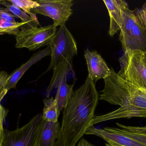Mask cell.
<instances>
[{"mask_svg": "<svg viewBox=\"0 0 146 146\" xmlns=\"http://www.w3.org/2000/svg\"><path fill=\"white\" fill-rule=\"evenodd\" d=\"M54 146H65L64 142L62 140V138L61 135L59 137V139L56 141V142Z\"/></svg>", "mask_w": 146, "mask_h": 146, "instance_id": "484cf974", "label": "cell"}, {"mask_svg": "<svg viewBox=\"0 0 146 146\" xmlns=\"http://www.w3.org/2000/svg\"><path fill=\"white\" fill-rule=\"evenodd\" d=\"M22 27H27L26 24L22 22H10L0 19V35L5 34L15 35Z\"/></svg>", "mask_w": 146, "mask_h": 146, "instance_id": "ac0fdd59", "label": "cell"}, {"mask_svg": "<svg viewBox=\"0 0 146 146\" xmlns=\"http://www.w3.org/2000/svg\"><path fill=\"white\" fill-rule=\"evenodd\" d=\"M54 25L40 27H21L15 34L16 48H27L36 51L41 47L49 46L56 32Z\"/></svg>", "mask_w": 146, "mask_h": 146, "instance_id": "5b68a950", "label": "cell"}, {"mask_svg": "<svg viewBox=\"0 0 146 146\" xmlns=\"http://www.w3.org/2000/svg\"><path fill=\"white\" fill-rule=\"evenodd\" d=\"M119 61L121 69L117 73L118 76L146 92V52L127 51Z\"/></svg>", "mask_w": 146, "mask_h": 146, "instance_id": "277c9868", "label": "cell"}, {"mask_svg": "<svg viewBox=\"0 0 146 146\" xmlns=\"http://www.w3.org/2000/svg\"><path fill=\"white\" fill-rule=\"evenodd\" d=\"M74 83L68 85L67 79H64L61 82L57 88V92L55 99L58 105V110L60 113L62 111L67 105L72 95Z\"/></svg>", "mask_w": 146, "mask_h": 146, "instance_id": "9a60e30c", "label": "cell"}, {"mask_svg": "<svg viewBox=\"0 0 146 146\" xmlns=\"http://www.w3.org/2000/svg\"><path fill=\"white\" fill-rule=\"evenodd\" d=\"M8 113V110L0 104V146H2L3 143L5 131L3 124L6 121Z\"/></svg>", "mask_w": 146, "mask_h": 146, "instance_id": "ffe728a7", "label": "cell"}, {"mask_svg": "<svg viewBox=\"0 0 146 146\" xmlns=\"http://www.w3.org/2000/svg\"><path fill=\"white\" fill-rule=\"evenodd\" d=\"M115 128L118 132L122 134L123 135L133 139L146 146V135L129 132V131H125L123 129H122L121 128Z\"/></svg>", "mask_w": 146, "mask_h": 146, "instance_id": "44dd1931", "label": "cell"}, {"mask_svg": "<svg viewBox=\"0 0 146 146\" xmlns=\"http://www.w3.org/2000/svg\"><path fill=\"white\" fill-rule=\"evenodd\" d=\"M35 146H39V145H38V143L37 141L36 144Z\"/></svg>", "mask_w": 146, "mask_h": 146, "instance_id": "f1b7e54d", "label": "cell"}, {"mask_svg": "<svg viewBox=\"0 0 146 146\" xmlns=\"http://www.w3.org/2000/svg\"><path fill=\"white\" fill-rule=\"evenodd\" d=\"M95 83L88 77L74 91L62 111L61 136L65 146H76L93 119L99 99Z\"/></svg>", "mask_w": 146, "mask_h": 146, "instance_id": "7a4b0ae2", "label": "cell"}, {"mask_svg": "<svg viewBox=\"0 0 146 146\" xmlns=\"http://www.w3.org/2000/svg\"><path fill=\"white\" fill-rule=\"evenodd\" d=\"M109 12L110 26L109 34L113 37L121 28L123 8L128 4L123 0H104Z\"/></svg>", "mask_w": 146, "mask_h": 146, "instance_id": "7c38bea8", "label": "cell"}, {"mask_svg": "<svg viewBox=\"0 0 146 146\" xmlns=\"http://www.w3.org/2000/svg\"><path fill=\"white\" fill-rule=\"evenodd\" d=\"M44 107L42 114L43 121L48 122H58L60 112L58 110V105L55 99L53 97L43 99Z\"/></svg>", "mask_w": 146, "mask_h": 146, "instance_id": "e0dca14e", "label": "cell"}, {"mask_svg": "<svg viewBox=\"0 0 146 146\" xmlns=\"http://www.w3.org/2000/svg\"><path fill=\"white\" fill-rule=\"evenodd\" d=\"M1 4L6 7L11 13L13 14L17 17L19 18L21 20V22L25 23L27 27H37L39 23L38 20L37 18L36 15L31 16L21 10L19 8L7 1H4Z\"/></svg>", "mask_w": 146, "mask_h": 146, "instance_id": "2e32d148", "label": "cell"}, {"mask_svg": "<svg viewBox=\"0 0 146 146\" xmlns=\"http://www.w3.org/2000/svg\"><path fill=\"white\" fill-rule=\"evenodd\" d=\"M117 125L119 128L129 131L138 133L146 135V128L145 127H132V126H126L119 123H116Z\"/></svg>", "mask_w": 146, "mask_h": 146, "instance_id": "cb8c5ba5", "label": "cell"}, {"mask_svg": "<svg viewBox=\"0 0 146 146\" xmlns=\"http://www.w3.org/2000/svg\"><path fill=\"white\" fill-rule=\"evenodd\" d=\"M3 1H1V0H0V4H1L3 2Z\"/></svg>", "mask_w": 146, "mask_h": 146, "instance_id": "f546056e", "label": "cell"}, {"mask_svg": "<svg viewBox=\"0 0 146 146\" xmlns=\"http://www.w3.org/2000/svg\"><path fill=\"white\" fill-rule=\"evenodd\" d=\"M133 11L139 24L146 30V3L141 8L135 9Z\"/></svg>", "mask_w": 146, "mask_h": 146, "instance_id": "7402d4cb", "label": "cell"}, {"mask_svg": "<svg viewBox=\"0 0 146 146\" xmlns=\"http://www.w3.org/2000/svg\"><path fill=\"white\" fill-rule=\"evenodd\" d=\"M49 46L51 49V60L44 74L54 69L65 59H73L77 55L76 42L65 25L60 27Z\"/></svg>", "mask_w": 146, "mask_h": 146, "instance_id": "8992f818", "label": "cell"}, {"mask_svg": "<svg viewBox=\"0 0 146 146\" xmlns=\"http://www.w3.org/2000/svg\"><path fill=\"white\" fill-rule=\"evenodd\" d=\"M104 79V87L99 98L120 108L104 115L94 116L90 126L120 118H146V92L119 77L113 68Z\"/></svg>", "mask_w": 146, "mask_h": 146, "instance_id": "6da1fadb", "label": "cell"}, {"mask_svg": "<svg viewBox=\"0 0 146 146\" xmlns=\"http://www.w3.org/2000/svg\"><path fill=\"white\" fill-rule=\"evenodd\" d=\"M8 91L6 89L3 90L0 93V104L1 103L2 100L3 99V98L6 96L7 93Z\"/></svg>", "mask_w": 146, "mask_h": 146, "instance_id": "4316f807", "label": "cell"}, {"mask_svg": "<svg viewBox=\"0 0 146 146\" xmlns=\"http://www.w3.org/2000/svg\"><path fill=\"white\" fill-rule=\"evenodd\" d=\"M7 1L18 7L31 16L36 15L32 13L31 10L39 6V4L36 1L30 0H8Z\"/></svg>", "mask_w": 146, "mask_h": 146, "instance_id": "d6986e66", "label": "cell"}, {"mask_svg": "<svg viewBox=\"0 0 146 146\" xmlns=\"http://www.w3.org/2000/svg\"><path fill=\"white\" fill-rule=\"evenodd\" d=\"M78 142L76 146H95L83 138H81Z\"/></svg>", "mask_w": 146, "mask_h": 146, "instance_id": "d4e9b609", "label": "cell"}, {"mask_svg": "<svg viewBox=\"0 0 146 146\" xmlns=\"http://www.w3.org/2000/svg\"><path fill=\"white\" fill-rule=\"evenodd\" d=\"M42 121V114H38L20 128L5 129L2 146H35Z\"/></svg>", "mask_w": 146, "mask_h": 146, "instance_id": "52a82bcc", "label": "cell"}, {"mask_svg": "<svg viewBox=\"0 0 146 146\" xmlns=\"http://www.w3.org/2000/svg\"><path fill=\"white\" fill-rule=\"evenodd\" d=\"M85 134L98 136L112 146H146L139 141L118 132L115 128L98 129L90 126L86 129Z\"/></svg>", "mask_w": 146, "mask_h": 146, "instance_id": "9c48e42d", "label": "cell"}, {"mask_svg": "<svg viewBox=\"0 0 146 146\" xmlns=\"http://www.w3.org/2000/svg\"><path fill=\"white\" fill-rule=\"evenodd\" d=\"M16 18L17 17L11 13L7 8L0 7V19L10 22H16Z\"/></svg>", "mask_w": 146, "mask_h": 146, "instance_id": "603a6c76", "label": "cell"}, {"mask_svg": "<svg viewBox=\"0 0 146 146\" xmlns=\"http://www.w3.org/2000/svg\"><path fill=\"white\" fill-rule=\"evenodd\" d=\"M119 40L124 51H140L146 52V30L138 22L128 4L123 10Z\"/></svg>", "mask_w": 146, "mask_h": 146, "instance_id": "3957f363", "label": "cell"}, {"mask_svg": "<svg viewBox=\"0 0 146 146\" xmlns=\"http://www.w3.org/2000/svg\"><path fill=\"white\" fill-rule=\"evenodd\" d=\"M73 59H65L53 69V74L50 83L46 90V97L49 98L53 90L57 88L61 82L64 79H67L71 73H74Z\"/></svg>", "mask_w": 146, "mask_h": 146, "instance_id": "5bb4252c", "label": "cell"}, {"mask_svg": "<svg viewBox=\"0 0 146 146\" xmlns=\"http://www.w3.org/2000/svg\"><path fill=\"white\" fill-rule=\"evenodd\" d=\"M145 127L146 128V126H145V127Z\"/></svg>", "mask_w": 146, "mask_h": 146, "instance_id": "4dcf8cb0", "label": "cell"}, {"mask_svg": "<svg viewBox=\"0 0 146 146\" xmlns=\"http://www.w3.org/2000/svg\"><path fill=\"white\" fill-rule=\"evenodd\" d=\"M51 49L50 46L33 54L27 62L23 63L19 67L16 69L9 75L7 82L4 89H6L8 91L10 89L15 88L19 81L31 67L39 62L44 57L51 55Z\"/></svg>", "mask_w": 146, "mask_h": 146, "instance_id": "8fae6325", "label": "cell"}, {"mask_svg": "<svg viewBox=\"0 0 146 146\" xmlns=\"http://www.w3.org/2000/svg\"><path fill=\"white\" fill-rule=\"evenodd\" d=\"M84 56L88 69V77L94 83L100 79H104L110 75V69L97 51H90L87 49Z\"/></svg>", "mask_w": 146, "mask_h": 146, "instance_id": "30bf717a", "label": "cell"}, {"mask_svg": "<svg viewBox=\"0 0 146 146\" xmlns=\"http://www.w3.org/2000/svg\"><path fill=\"white\" fill-rule=\"evenodd\" d=\"M39 6L32 13L48 16L54 20L56 27L65 25L73 13V0H38Z\"/></svg>", "mask_w": 146, "mask_h": 146, "instance_id": "ba28073f", "label": "cell"}, {"mask_svg": "<svg viewBox=\"0 0 146 146\" xmlns=\"http://www.w3.org/2000/svg\"><path fill=\"white\" fill-rule=\"evenodd\" d=\"M105 145L106 146H112L111 145H109L108 143H106V144H105Z\"/></svg>", "mask_w": 146, "mask_h": 146, "instance_id": "83f0119b", "label": "cell"}, {"mask_svg": "<svg viewBox=\"0 0 146 146\" xmlns=\"http://www.w3.org/2000/svg\"><path fill=\"white\" fill-rule=\"evenodd\" d=\"M61 135V126L58 122H48L42 120L38 136V143L39 146H54Z\"/></svg>", "mask_w": 146, "mask_h": 146, "instance_id": "4fadbf2b", "label": "cell"}]
</instances>
